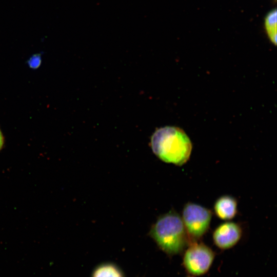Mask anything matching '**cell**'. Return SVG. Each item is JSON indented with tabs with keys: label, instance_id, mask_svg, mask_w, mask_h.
I'll return each instance as SVG.
<instances>
[{
	"label": "cell",
	"instance_id": "1",
	"mask_svg": "<svg viewBox=\"0 0 277 277\" xmlns=\"http://www.w3.org/2000/svg\"><path fill=\"white\" fill-rule=\"evenodd\" d=\"M150 146L161 160L179 166L187 162L192 148L187 135L182 129L171 126L157 129L151 136Z\"/></svg>",
	"mask_w": 277,
	"mask_h": 277
},
{
	"label": "cell",
	"instance_id": "2",
	"mask_svg": "<svg viewBox=\"0 0 277 277\" xmlns=\"http://www.w3.org/2000/svg\"><path fill=\"white\" fill-rule=\"evenodd\" d=\"M149 234L169 256L182 253L190 243L181 216L174 210L159 216Z\"/></svg>",
	"mask_w": 277,
	"mask_h": 277
},
{
	"label": "cell",
	"instance_id": "3",
	"mask_svg": "<svg viewBox=\"0 0 277 277\" xmlns=\"http://www.w3.org/2000/svg\"><path fill=\"white\" fill-rule=\"evenodd\" d=\"M212 211L200 204L188 202L182 210V219L190 243L199 241L208 231Z\"/></svg>",
	"mask_w": 277,
	"mask_h": 277
},
{
	"label": "cell",
	"instance_id": "4",
	"mask_svg": "<svg viewBox=\"0 0 277 277\" xmlns=\"http://www.w3.org/2000/svg\"><path fill=\"white\" fill-rule=\"evenodd\" d=\"M183 252V266L188 274L194 276L206 274L215 256V252L200 241L190 243Z\"/></svg>",
	"mask_w": 277,
	"mask_h": 277
},
{
	"label": "cell",
	"instance_id": "5",
	"mask_svg": "<svg viewBox=\"0 0 277 277\" xmlns=\"http://www.w3.org/2000/svg\"><path fill=\"white\" fill-rule=\"evenodd\" d=\"M242 235L243 229L239 223L226 221L214 229L212 237L214 244L219 249L225 250L234 247Z\"/></svg>",
	"mask_w": 277,
	"mask_h": 277
},
{
	"label": "cell",
	"instance_id": "6",
	"mask_svg": "<svg viewBox=\"0 0 277 277\" xmlns=\"http://www.w3.org/2000/svg\"><path fill=\"white\" fill-rule=\"evenodd\" d=\"M215 215L224 221L233 219L238 213V201L230 195H223L218 197L213 205Z\"/></svg>",
	"mask_w": 277,
	"mask_h": 277
},
{
	"label": "cell",
	"instance_id": "7",
	"mask_svg": "<svg viewBox=\"0 0 277 277\" xmlns=\"http://www.w3.org/2000/svg\"><path fill=\"white\" fill-rule=\"evenodd\" d=\"M90 277H125V274L117 264L105 262L99 263L93 268Z\"/></svg>",
	"mask_w": 277,
	"mask_h": 277
},
{
	"label": "cell",
	"instance_id": "8",
	"mask_svg": "<svg viewBox=\"0 0 277 277\" xmlns=\"http://www.w3.org/2000/svg\"><path fill=\"white\" fill-rule=\"evenodd\" d=\"M264 27L269 40L274 45L277 42V12L276 9L269 11L264 18Z\"/></svg>",
	"mask_w": 277,
	"mask_h": 277
},
{
	"label": "cell",
	"instance_id": "9",
	"mask_svg": "<svg viewBox=\"0 0 277 277\" xmlns=\"http://www.w3.org/2000/svg\"><path fill=\"white\" fill-rule=\"evenodd\" d=\"M41 63V57L39 54L32 55L28 61L29 65L33 68H37Z\"/></svg>",
	"mask_w": 277,
	"mask_h": 277
},
{
	"label": "cell",
	"instance_id": "10",
	"mask_svg": "<svg viewBox=\"0 0 277 277\" xmlns=\"http://www.w3.org/2000/svg\"><path fill=\"white\" fill-rule=\"evenodd\" d=\"M4 142V136L3 135V134L1 131L0 130V150H1V149L2 148L3 146Z\"/></svg>",
	"mask_w": 277,
	"mask_h": 277
},
{
	"label": "cell",
	"instance_id": "11",
	"mask_svg": "<svg viewBox=\"0 0 277 277\" xmlns=\"http://www.w3.org/2000/svg\"><path fill=\"white\" fill-rule=\"evenodd\" d=\"M187 277H193V276H187Z\"/></svg>",
	"mask_w": 277,
	"mask_h": 277
},
{
	"label": "cell",
	"instance_id": "12",
	"mask_svg": "<svg viewBox=\"0 0 277 277\" xmlns=\"http://www.w3.org/2000/svg\"><path fill=\"white\" fill-rule=\"evenodd\" d=\"M274 1H275L276 0H274Z\"/></svg>",
	"mask_w": 277,
	"mask_h": 277
}]
</instances>
